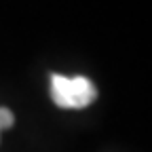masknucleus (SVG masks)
<instances>
[{
  "instance_id": "nucleus-1",
  "label": "nucleus",
  "mask_w": 152,
  "mask_h": 152,
  "mask_svg": "<svg viewBox=\"0 0 152 152\" xmlns=\"http://www.w3.org/2000/svg\"><path fill=\"white\" fill-rule=\"evenodd\" d=\"M51 97L59 108H85L95 102L97 89L85 76H68L53 74L51 76Z\"/></svg>"
},
{
  "instance_id": "nucleus-2",
  "label": "nucleus",
  "mask_w": 152,
  "mask_h": 152,
  "mask_svg": "<svg viewBox=\"0 0 152 152\" xmlns=\"http://www.w3.org/2000/svg\"><path fill=\"white\" fill-rule=\"evenodd\" d=\"M13 123H15L13 112H11L9 108H0V131L11 129V127H13Z\"/></svg>"
}]
</instances>
